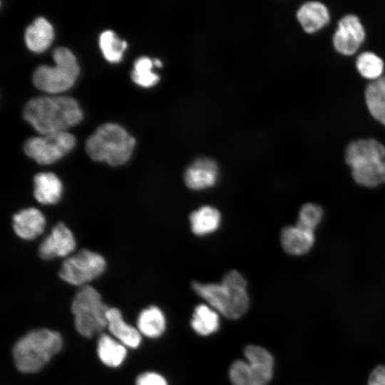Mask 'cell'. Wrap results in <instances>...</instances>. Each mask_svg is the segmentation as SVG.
<instances>
[{
  "mask_svg": "<svg viewBox=\"0 0 385 385\" xmlns=\"http://www.w3.org/2000/svg\"><path fill=\"white\" fill-rule=\"evenodd\" d=\"M297 17L304 30L314 32L329 21V12L327 6L318 1L304 3L297 10Z\"/></svg>",
  "mask_w": 385,
  "mask_h": 385,
  "instance_id": "16",
  "label": "cell"
},
{
  "mask_svg": "<svg viewBox=\"0 0 385 385\" xmlns=\"http://www.w3.org/2000/svg\"><path fill=\"white\" fill-rule=\"evenodd\" d=\"M365 100L372 116L385 125V76L373 80L366 86Z\"/></svg>",
  "mask_w": 385,
  "mask_h": 385,
  "instance_id": "21",
  "label": "cell"
},
{
  "mask_svg": "<svg viewBox=\"0 0 385 385\" xmlns=\"http://www.w3.org/2000/svg\"><path fill=\"white\" fill-rule=\"evenodd\" d=\"M97 351L101 361L111 367L121 364L127 354L125 345L105 334L98 339Z\"/></svg>",
  "mask_w": 385,
  "mask_h": 385,
  "instance_id": "22",
  "label": "cell"
},
{
  "mask_svg": "<svg viewBox=\"0 0 385 385\" xmlns=\"http://www.w3.org/2000/svg\"><path fill=\"white\" fill-rule=\"evenodd\" d=\"M356 66L359 72L365 78L377 79L384 71V61L371 51L361 53L356 58Z\"/></svg>",
  "mask_w": 385,
  "mask_h": 385,
  "instance_id": "27",
  "label": "cell"
},
{
  "mask_svg": "<svg viewBox=\"0 0 385 385\" xmlns=\"http://www.w3.org/2000/svg\"><path fill=\"white\" fill-rule=\"evenodd\" d=\"M54 66L41 65L33 74V83L39 90L58 93L69 89L80 72L77 59L68 48L59 46L53 52Z\"/></svg>",
  "mask_w": 385,
  "mask_h": 385,
  "instance_id": "6",
  "label": "cell"
},
{
  "mask_svg": "<svg viewBox=\"0 0 385 385\" xmlns=\"http://www.w3.org/2000/svg\"><path fill=\"white\" fill-rule=\"evenodd\" d=\"M24 119L41 135L66 131L78 124L83 112L69 96H38L29 100L23 111Z\"/></svg>",
  "mask_w": 385,
  "mask_h": 385,
  "instance_id": "1",
  "label": "cell"
},
{
  "mask_svg": "<svg viewBox=\"0 0 385 385\" xmlns=\"http://www.w3.org/2000/svg\"><path fill=\"white\" fill-rule=\"evenodd\" d=\"M106 266V262L103 256L88 250H82L64 260L58 275L67 283L81 286L101 276Z\"/></svg>",
  "mask_w": 385,
  "mask_h": 385,
  "instance_id": "10",
  "label": "cell"
},
{
  "mask_svg": "<svg viewBox=\"0 0 385 385\" xmlns=\"http://www.w3.org/2000/svg\"><path fill=\"white\" fill-rule=\"evenodd\" d=\"M244 355L247 361H235L229 371L233 385H267L273 374L274 359L265 349L250 345Z\"/></svg>",
  "mask_w": 385,
  "mask_h": 385,
  "instance_id": "8",
  "label": "cell"
},
{
  "mask_svg": "<svg viewBox=\"0 0 385 385\" xmlns=\"http://www.w3.org/2000/svg\"><path fill=\"white\" fill-rule=\"evenodd\" d=\"M153 64V61L148 56H140L137 58L130 74L132 80L143 87L155 85L159 81L160 77L152 71Z\"/></svg>",
  "mask_w": 385,
  "mask_h": 385,
  "instance_id": "26",
  "label": "cell"
},
{
  "mask_svg": "<svg viewBox=\"0 0 385 385\" xmlns=\"http://www.w3.org/2000/svg\"><path fill=\"white\" fill-rule=\"evenodd\" d=\"M34 195L44 205L55 204L61 199L63 186L59 178L52 173H39L34 178Z\"/></svg>",
  "mask_w": 385,
  "mask_h": 385,
  "instance_id": "19",
  "label": "cell"
},
{
  "mask_svg": "<svg viewBox=\"0 0 385 385\" xmlns=\"http://www.w3.org/2000/svg\"><path fill=\"white\" fill-rule=\"evenodd\" d=\"M99 45L105 58L112 63L119 62L127 48V42L120 40L111 30L101 33Z\"/></svg>",
  "mask_w": 385,
  "mask_h": 385,
  "instance_id": "25",
  "label": "cell"
},
{
  "mask_svg": "<svg viewBox=\"0 0 385 385\" xmlns=\"http://www.w3.org/2000/svg\"><path fill=\"white\" fill-rule=\"evenodd\" d=\"M54 38L52 25L45 18L39 16L29 25L24 34L27 47L34 52L40 53L49 47Z\"/></svg>",
  "mask_w": 385,
  "mask_h": 385,
  "instance_id": "18",
  "label": "cell"
},
{
  "mask_svg": "<svg viewBox=\"0 0 385 385\" xmlns=\"http://www.w3.org/2000/svg\"><path fill=\"white\" fill-rule=\"evenodd\" d=\"M62 346L59 333L47 329L28 332L16 342L13 356L16 368L23 373L40 371Z\"/></svg>",
  "mask_w": 385,
  "mask_h": 385,
  "instance_id": "5",
  "label": "cell"
},
{
  "mask_svg": "<svg viewBox=\"0 0 385 385\" xmlns=\"http://www.w3.org/2000/svg\"><path fill=\"white\" fill-rule=\"evenodd\" d=\"M218 178L219 168L217 163L207 157L195 159L184 173L185 185L193 190H202L213 187Z\"/></svg>",
  "mask_w": 385,
  "mask_h": 385,
  "instance_id": "12",
  "label": "cell"
},
{
  "mask_svg": "<svg viewBox=\"0 0 385 385\" xmlns=\"http://www.w3.org/2000/svg\"><path fill=\"white\" fill-rule=\"evenodd\" d=\"M109 307L93 287L85 285L76 294L71 305L75 327L85 337H92L108 327L106 313Z\"/></svg>",
  "mask_w": 385,
  "mask_h": 385,
  "instance_id": "7",
  "label": "cell"
},
{
  "mask_svg": "<svg viewBox=\"0 0 385 385\" xmlns=\"http://www.w3.org/2000/svg\"><path fill=\"white\" fill-rule=\"evenodd\" d=\"M192 232L197 236H205L215 232L221 223L220 211L204 205L192 212L189 217Z\"/></svg>",
  "mask_w": 385,
  "mask_h": 385,
  "instance_id": "20",
  "label": "cell"
},
{
  "mask_svg": "<svg viewBox=\"0 0 385 385\" xmlns=\"http://www.w3.org/2000/svg\"><path fill=\"white\" fill-rule=\"evenodd\" d=\"M136 385H168L166 380L159 374L145 372L138 376Z\"/></svg>",
  "mask_w": 385,
  "mask_h": 385,
  "instance_id": "29",
  "label": "cell"
},
{
  "mask_svg": "<svg viewBox=\"0 0 385 385\" xmlns=\"http://www.w3.org/2000/svg\"><path fill=\"white\" fill-rule=\"evenodd\" d=\"M345 161L354 180L372 188L385 183V146L374 138L351 142L345 150Z\"/></svg>",
  "mask_w": 385,
  "mask_h": 385,
  "instance_id": "3",
  "label": "cell"
},
{
  "mask_svg": "<svg viewBox=\"0 0 385 385\" xmlns=\"http://www.w3.org/2000/svg\"><path fill=\"white\" fill-rule=\"evenodd\" d=\"M46 220L42 212L36 208L22 210L13 216V228L17 236L24 240H33L44 229Z\"/></svg>",
  "mask_w": 385,
  "mask_h": 385,
  "instance_id": "15",
  "label": "cell"
},
{
  "mask_svg": "<svg viewBox=\"0 0 385 385\" xmlns=\"http://www.w3.org/2000/svg\"><path fill=\"white\" fill-rule=\"evenodd\" d=\"M314 232L302 229L296 225L284 227L280 233V242L284 252L293 256L308 253L314 246Z\"/></svg>",
  "mask_w": 385,
  "mask_h": 385,
  "instance_id": "14",
  "label": "cell"
},
{
  "mask_svg": "<svg viewBox=\"0 0 385 385\" xmlns=\"http://www.w3.org/2000/svg\"><path fill=\"white\" fill-rule=\"evenodd\" d=\"M192 287L212 308L227 318H239L248 309L247 282L237 271L228 272L220 283L193 282Z\"/></svg>",
  "mask_w": 385,
  "mask_h": 385,
  "instance_id": "2",
  "label": "cell"
},
{
  "mask_svg": "<svg viewBox=\"0 0 385 385\" xmlns=\"http://www.w3.org/2000/svg\"><path fill=\"white\" fill-rule=\"evenodd\" d=\"M364 38V28L359 19L354 14H346L339 21L332 40L337 51L351 55L359 48Z\"/></svg>",
  "mask_w": 385,
  "mask_h": 385,
  "instance_id": "11",
  "label": "cell"
},
{
  "mask_svg": "<svg viewBox=\"0 0 385 385\" xmlns=\"http://www.w3.org/2000/svg\"><path fill=\"white\" fill-rule=\"evenodd\" d=\"M137 324L140 333L154 338L163 333L165 328V319L159 308L152 306L140 312Z\"/></svg>",
  "mask_w": 385,
  "mask_h": 385,
  "instance_id": "23",
  "label": "cell"
},
{
  "mask_svg": "<svg viewBox=\"0 0 385 385\" xmlns=\"http://www.w3.org/2000/svg\"><path fill=\"white\" fill-rule=\"evenodd\" d=\"M108 328L110 332L123 345L136 348L141 342L138 329L125 323L122 314L116 308H109L106 313Z\"/></svg>",
  "mask_w": 385,
  "mask_h": 385,
  "instance_id": "17",
  "label": "cell"
},
{
  "mask_svg": "<svg viewBox=\"0 0 385 385\" xmlns=\"http://www.w3.org/2000/svg\"><path fill=\"white\" fill-rule=\"evenodd\" d=\"M324 217V210L318 204L308 202L299 210L296 225L314 232Z\"/></svg>",
  "mask_w": 385,
  "mask_h": 385,
  "instance_id": "28",
  "label": "cell"
},
{
  "mask_svg": "<svg viewBox=\"0 0 385 385\" xmlns=\"http://www.w3.org/2000/svg\"><path fill=\"white\" fill-rule=\"evenodd\" d=\"M153 63H154V65H155L158 67H161L162 66V62L158 58L153 59Z\"/></svg>",
  "mask_w": 385,
  "mask_h": 385,
  "instance_id": "31",
  "label": "cell"
},
{
  "mask_svg": "<svg viewBox=\"0 0 385 385\" xmlns=\"http://www.w3.org/2000/svg\"><path fill=\"white\" fill-rule=\"evenodd\" d=\"M367 385H385V366H378L371 372Z\"/></svg>",
  "mask_w": 385,
  "mask_h": 385,
  "instance_id": "30",
  "label": "cell"
},
{
  "mask_svg": "<svg viewBox=\"0 0 385 385\" xmlns=\"http://www.w3.org/2000/svg\"><path fill=\"white\" fill-rule=\"evenodd\" d=\"M75 247L76 242L72 232L63 222H59L41 243L38 255L44 260L65 257L69 255Z\"/></svg>",
  "mask_w": 385,
  "mask_h": 385,
  "instance_id": "13",
  "label": "cell"
},
{
  "mask_svg": "<svg viewBox=\"0 0 385 385\" xmlns=\"http://www.w3.org/2000/svg\"><path fill=\"white\" fill-rule=\"evenodd\" d=\"M75 144V136L63 131L30 138L25 142L24 150L38 164L49 165L68 153Z\"/></svg>",
  "mask_w": 385,
  "mask_h": 385,
  "instance_id": "9",
  "label": "cell"
},
{
  "mask_svg": "<svg viewBox=\"0 0 385 385\" xmlns=\"http://www.w3.org/2000/svg\"><path fill=\"white\" fill-rule=\"evenodd\" d=\"M135 145V138L118 124L101 125L88 138L86 150L90 158L111 166L121 165L131 157Z\"/></svg>",
  "mask_w": 385,
  "mask_h": 385,
  "instance_id": "4",
  "label": "cell"
},
{
  "mask_svg": "<svg viewBox=\"0 0 385 385\" xmlns=\"http://www.w3.org/2000/svg\"><path fill=\"white\" fill-rule=\"evenodd\" d=\"M192 329L200 335H208L217 330V313L205 304H199L195 309L191 320Z\"/></svg>",
  "mask_w": 385,
  "mask_h": 385,
  "instance_id": "24",
  "label": "cell"
}]
</instances>
